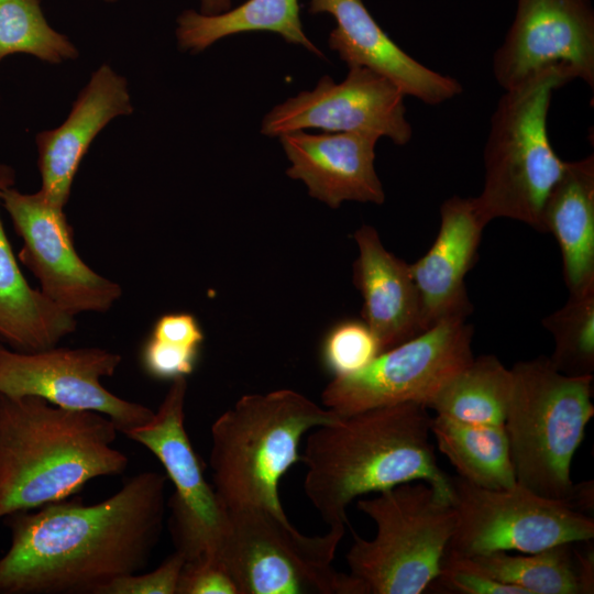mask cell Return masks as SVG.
Returning <instances> with one entry per match:
<instances>
[{"label":"cell","instance_id":"1","mask_svg":"<svg viewBox=\"0 0 594 594\" xmlns=\"http://www.w3.org/2000/svg\"><path fill=\"white\" fill-rule=\"evenodd\" d=\"M167 481L145 471L97 504L68 497L7 516L0 594H98L142 571L163 530Z\"/></svg>","mask_w":594,"mask_h":594},{"label":"cell","instance_id":"2","mask_svg":"<svg viewBox=\"0 0 594 594\" xmlns=\"http://www.w3.org/2000/svg\"><path fill=\"white\" fill-rule=\"evenodd\" d=\"M416 403L382 406L341 417L307 433L304 491L329 526L348 524L359 496L425 481L452 501L451 476L437 463L431 416Z\"/></svg>","mask_w":594,"mask_h":594},{"label":"cell","instance_id":"3","mask_svg":"<svg viewBox=\"0 0 594 594\" xmlns=\"http://www.w3.org/2000/svg\"><path fill=\"white\" fill-rule=\"evenodd\" d=\"M106 415L35 396L0 394V519L72 497L89 481L125 472Z\"/></svg>","mask_w":594,"mask_h":594},{"label":"cell","instance_id":"4","mask_svg":"<svg viewBox=\"0 0 594 594\" xmlns=\"http://www.w3.org/2000/svg\"><path fill=\"white\" fill-rule=\"evenodd\" d=\"M340 417L288 388L240 397L210 429L212 485L227 509L261 508L286 516L279 482L301 459L304 436Z\"/></svg>","mask_w":594,"mask_h":594},{"label":"cell","instance_id":"5","mask_svg":"<svg viewBox=\"0 0 594 594\" xmlns=\"http://www.w3.org/2000/svg\"><path fill=\"white\" fill-rule=\"evenodd\" d=\"M510 371L504 426L516 481L570 506L571 463L594 416L593 375H565L544 356L519 361Z\"/></svg>","mask_w":594,"mask_h":594},{"label":"cell","instance_id":"6","mask_svg":"<svg viewBox=\"0 0 594 594\" xmlns=\"http://www.w3.org/2000/svg\"><path fill=\"white\" fill-rule=\"evenodd\" d=\"M570 81L551 70L499 99L484 147L483 189L475 197L488 221L508 218L544 232V205L566 164L552 148L547 118L553 91Z\"/></svg>","mask_w":594,"mask_h":594},{"label":"cell","instance_id":"7","mask_svg":"<svg viewBox=\"0 0 594 594\" xmlns=\"http://www.w3.org/2000/svg\"><path fill=\"white\" fill-rule=\"evenodd\" d=\"M375 524L366 540L354 535L350 574L366 594H420L438 578L455 522L452 501L425 481H411L360 499Z\"/></svg>","mask_w":594,"mask_h":594},{"label":"cell","instance_id":"8","mask_svg":"<svg viewBox=\"0 0 594 594\" xmlns=\"http://www.w3.org/2000/svg\"><path fill=\"white\" fill-rule=\"evenodd\" d=\"M229 513L223 563L239 594H366L360 581L332 566L345 526L307 536L265 509Z\"/></svg>","mask_w":594,"mask_h":594},{"label":"cell","instance_id":"9","mask_svg":"<svg viewBox=\"0 0 594 594\" xmlns=\"http://www.w3.org/2000/svg\"><path fill=\"white\" fill-rule=\"evenodd\" d=\"M455 522L447 553L474 557L495 551L532 553L549 547L588 541L594 520L565 502L520 484L490 490L451 477Z\"/></svg>","mask_w":594,"mask_h":594},{"label":"cell","instance_id":"10","mask_svg":"<svg viewBox=\"0 0 594 594\" xmlns=\"http://www.w3.org/2000/svg\"><path fill=\"white\" fill-rule=\"evenodd\" d=\"M473 328L465 318L443 319L381 352L363 370L334 376L321 394L340 415L405 403L428 408L438 392L472 360Z\"/></svg>","mask_w":594,"mask_h":594},{"label":"cell","instance_id":"11","mask_svg":"<svg viewBox=\"0 0 594 594\" xmlns=\"http://www.w3.org/2000/svg\"><path fill=\"white\" fill-rule=\"evenodd\" d=\"M186 377L172 381L153 417L124 435L150 450L174 485L167 502L175 551L186 560L223 562L230 513L210 485L185 429Z\"/></svg>","mask_w":594,"mask_h":594},{"label":"cell","instance_id":"12","mask_svg":"<svg viewBox=\"0 0 594 594\" xmlns=\"http://www.w3.org/2000/svg\"><path fill=\"white\" fill-rule=\"evenodd\" d=\"M119 353L101 348H58L24 352L0 342V394L35 396L68 409L108 416L123 435L146 424L154 411L123 399L101 383L121 364Z\"/></svg>","mask_w":594,"mask_h":594},{"label":"cell","instance_id":"13","mask_svg":"<svg viewBox=\"0 0 594 594\" xmlns=\"http://www.w3.org/2000/svg\"><path fill=\"white\" fill-rule=\"evenodd\" d=\"M0 199L23 243L20 261L55 306L76 317L106 312L120 299L121 286L78 255L64 208L48 202L38 190L23 194L12 186L2 189Z\"/></svg>","mask_w":594,"mask_h":594},{"label":"cell","instance_id":"14","mask_svg":"<svg viewBox=\"0 0 594 594\" xmlns=\"http://www.w3.org/2000/svg\"><path fill=\"white\" fill-rule=\"evenodd\" d=\"M594 86V10L590 0H517L514 21L493 56L504 90L547 73Z\"/></svg>","mask_w":594,"mask_h":594},{"label":"cell","instance_id":"15","mask_svg":"<svg viewBox=\"0 0 594 594\" xmlns=\"http://www.w3.org/2000/svg\"><path fill=\"white\" fill-rule=\"evenodd\" d=\"M405 95L371 69L349 67L345 79L323 76L311 91H301L274 107L263 119L261 133L282 134L320 129L331 133H366L405 145L413 135L406 119Z\"/></svg>","mask_w":594,"mask_h":594},{"label":"cell","instance_id":"16","mask_svg":"<svg viewBox=\"0 0 594 594\" xmlns=\"http://www.w3.org/2000/svg\"><path fill=\"white\" fill-rule=\"evenodd\" d=\"M311 14L336 20L329 47L351 66L365 67L393 82L405 96L440 105L462 92L453 77L422 65L400 48L378 25L363 0H310Z\"/></svg>","mask_w":594,"mask_h":594},{"label":"cell","instance_id":"17","mask_svg":"<svg viewBox=\"0 0 594 594\" xmlns=\"http://www.w3.org/2000/svg\"><path fill=\"white\" fill-rule=\"evenodd\" d=\"M488 222L475 197L453 196L440 206V227L435 242L424 256L410 264L425 330L447 318L466 319L472 312L465 276L476 261Z\"/></svg>","mask_w":594,"mask_h":594},{"label":"cell","instance_id":"18","mask_svg":"<svg viewBox=\"0 0 594 594\" xmlns=\"http://www.w3.org/2000/svg\"><path fill=\"white\" fill-rule=\"evenodd\" d=\"M278 138L290 162L286 174L301 180L311 197L333 209L344 201L384 202V189L374 167L380 138L366 133L305 131Z\"/></svg>","mask_w":594,"mask_h":594},{"label":"cell","instance_id":"19","mask_svg":"<svg viewBox=\"0 0 594 594\" xmlns=\"http://www.w3.org/2000/svg\"><path fill=\"white\" fill-rule=\"evenodd\" d=\"M132 111L125 78L101 65L79 92L65 121L36 135L41 195L65 208L78 167L97 134L116 117Z\"/></svg>","mask_w":594,"mask_h":594},{"label":"cell","instance_id":"20","mask_svg":"<svg viewBox=\"0 0 594 594\" xmlns=\"http://www.w3.org/2000/svg\"><path fill=\"white\" fill-rule=\"evenodd\" d=\"M353 238L359 250L353 282L363 297L362 316L383 352L425 331L419 293L410 264L387 251L373 227H360Z\"/></svg>","mask_w":594,"mask_h":594},{"label":"cell","instance_id":"21","mask_svg":"<svg viewBox=\"0 0 594 594\" xmlns=\"http://www.w3.org/2000/svg\"><path fill=\"white\" fill-rule=\"evenodd\" d=\"M544 232L556 238L570 295L594 289V155L566 162L543 210Z\"/></svg>","mask_w":594,"mask_h":594},{"label":"cell","instance_id":"22","mask_svg":"<svg viewBox=\"0 0 594 594\" xmlns=\"http://www.w3.org/2000/svg\"><path fill=\"white\" fill-rule=\"evenodd\" d=\"M13 184L14 170L0 164V195ZM76 329L75 317L29 285L0 217V340L11 349L32 352L57 345Z\"/></svg>","mask_w":594,"mask_h":594},{"label":"cell","instance_id":"23","mask_svg":"<svg viewBox=\"0 0 594 594\" xmlns=\"http://www.w3.org/2000/svg\"><path fill=\"white\" fill-rule=\"evenodd\" d=\"M248 32L276 33L324 57L304 32L298 0H246L219 14L185 10L177 18L176 37L183 51L198 53L226 36Z\"/></svg>","mask_w":594,"mask_h":594},{"label":"cell","instance_id":"24","mask_svg":"<svg viewBox=\"0 0 594 594\" xmlns=\"http://www.w3.org/2000/svg\"><path fill=\"white\" fill-rule=\"evenodd\" d=\"M430 431L461 479L490 490L517 484L504 425L469 424L436 414Z\"/></svg>","mask_w":594,"mask_h":594},{"label":"cell","instance_id":"25","mask_svg":"<svg viewBox=\"0 0 594 594\" xmlns=\"http://www.w3.org/2000/svg\"><path fill=\"white\" fill-rule=\"evenodd\" d=\"M513 376L495 355H481L458 372L428 406L437 415L479 425H504Z\"/></svg>","mask_w":594,"mask_h":594},{"label":"cell","instance_id":"26","mask_svg":"<svg viewBox=\"0 0 594 594\" xmlns=\"http://www.w3.org/2000/svg\"><path fill=\"white\" fill-rule=\"evenodd\" d=\"M573 543L517 556L501 550L466 558L490 578L527 594H582Z\"/></svg>","mask_w":594,"mask_h":594},{"label":"cell","instance_id":"27","mask_svg":"<svg viewBox=\"0 0 594 594\" xmlns=\"http://www.w3.org/2000/svg\"><path fill=\"white\" fill-rule=\"evenodd\" d=\"M15 53L51 64L78 57L69 38L48 24L40 0H0V59Z\"/></svg>","mask_w":594,"mask_h":594},{"label":"cell","instance_id":"28","mask_svg":"<svg viewBox=\"0 0 594 594\" xmlns=\"http://www.w3.org/2000/svg\"><path fill=\"white\" fill-rule=\"evenodd\" d=\"M542 326L554 341L551 364L570 376L594 372V289L570 295L566 304L544 317Z\"/></svg>","mask_w":594,"mask_h":594},{"label":"cell","instance_id":"29","mask_svg":"<svg viewBox=\"0 0 594 594\" xmlns=\"http://www.w3.org/2000/svg\"><path fill=\"white\" fill-rule=\"evenodd\" d=\"M381 352L378 340L364 321L349 320L337 324L323 344L326 365L334 376L363 370Z\"/></svg>","mask_w":594,"mask_h":594},{"label":"cell","instance_id":"30","mask_svg":"<svg viewBox=\"0 0 594 594\" xmlns=\"http://www.w3.org/2000/svg\"><path fill=\"white\" fill-rule=\"evenodd\" d=\"M450 593L527 594L522 588L498 582L477 570L466 557L446 552L441 571L433 581Z\"/></svg>","mask_w":594,"mask_h":594},{"label":"cell","instance_id":"31","mask_svg":"<svg viewBox=\"0 0 594 594\" xmlns=\"http://www.w3.org/2000/svg\"><path fill=\"white\" fill-rule=\"evenodd\" d=\"M185 562V558L175 551L155 570L117 578L101 587L98 594H177Z\"/></svg>","mask_w":594,"mask_h":594},{"label":"cell","instance_id":"32","mask_svg":"<svg viewBox=\"0 0 594 594\" xmlns=\"http://www.w3.org/2000/svg\"><path fill=\"white\" fill-rule=\"evenodd\" d=\"M199 350L180 346L148 337L141 350L145 373L155 378L173 381L191 374Z\"/></svg>","mask_w":594,"mask_h":594},{"label":"cell","instance_id":"33","mask_svg":"<svg viewBox=\"0 0 594 594\" xmlns=\"http://www.w3.org/2000/svg\"><path fill=\"white\" fill-rule=\"evenodd\" d=\"M177 594H239V591L223 562L200 559L185 562Z\"/></svg>","mask_w":594,"mask_h":594},{"label":"cell","instance_id":"34","mask_svg":"<svg viewBox=\"0 0 594 594\" xmlns=\"http://www.w3.org/2000/svg\"><path fill=\"white\" fill-rule=\"evenodd\" d=\"M150 337L196 350H199L204 341V332L197 319L186 312L161 316L154 323Z\"/></svg>","mask_w":594,"mask_h":594},{"label":"cell","instance_id":"35","mask_svg":"<svg viewBox=\"0 0 594 594\" xmlns=\"http://www.w3.org/2000/svg\"><path fill=\"white\" fill-rule=\"evenodd\" d=\"M578 565V573L581 583L582 594H590L594 591V552L593 547L579 550L574 547Z\"/></svg>","mask_w":594,"mask_h":594},{"label":"cell","instance_id":"36","mask_svg":"<svg viewBox=\"0 0 594 594\" xmlns=\"http://www.w3.org/2000/svg\"><path fill=\"white\" fill-rule=\"evenodd\" d=\"M593 481H585L579 484H574L572 496L570 499V506L585 514V512H593L594 509V490Z\"/></svg>","mask_w":594,"mask_h":594},{"label":"cell","instance_id":"37","mask_svg":"<svg viewBox=\"0 0 594 594\" xmlns=\"http://www.w3.org/2000/svg\"><path fill=\"white\" fill-rule=\"evenodd\" d=\"M200 13L202 14H219L228 11L231 8V0H199Z\"/></svg>","mask_w":594,"mask_h":594},{"label":"cell","instance_id":"38","mask_svg":"<svg viewBox=\"0 0 594 594\" xmlns=\"http://www.w3.org/2000/svg\"><path fill=\"white\" fill-rule=\"evenodd\" d=\"M103 1H106V2H108V3H113V2H116V1H118V0H103Z\"/></svg>","mask_w":594,"mask_h":594}]
</instances>
